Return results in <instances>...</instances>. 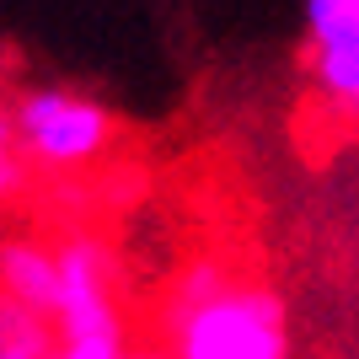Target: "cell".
I'll return each instance as SVG.
<instances>
[{"instance_id":"1","label":"cell","mask_w":359,"mask_h":359,"mask_svg":"<svg viewBox=\"0 0 359 359\" xmlns=\"http://www.w3.org/2000/svg\"><path fill=\"white\" fill-rule=\"evenodd\" d=\"M161 359H290L285 300L225 257H194L161 306Z\"/></svg>"},{"instance_id":"2","label":"cell","mask_w":359,"mask_h":359,"mask_svg":"<svg viewBox=\"0 0 359 359\" xmlns=\"http://www.w3.org/2000/svg\"><path fill=\"white\" fill-rule=\"evenodd\" d=\"M54 359H123L129 322L118 300V252L102 231L70 225L54 236Z\"/></svg>"},{"instance_id":"3","label":"cell","mask_w":359,"mask_h":359,"mask_svg":"<svg viewBox=\"0 0 359 359\" xmlns=\"http://www.w3.org/2000/svg\"><path fill=\"white\" fill-rule=\"evenodd\" d=\"M11 145L32 177H81L118 145V118L70 86H32L11 102Z\"/></svg>"},{"instance_id":"4","label":"cell","mask_w":359,"mask_h":359,"mask_svg":"<svg viewBox=\"0 0 359 359\" xmlns=\"http://www.w3.org/2000/svg\"><path fill=\"white\" fill-rule=\"evenodd\" d=\"M54 236L43 231H0V290L11 300H22L27 311L48 316L54 311Z\"/></svg>"},{"instance_id":"5","label":"cell","mask_w":359,"mask_h":359,"mask_svg":"<svg viewBox=\"0 0 359 359\" xmlns=\"http://www.w3.org/2000/svg\"><path fill=\"white\" fill-rule=\"evenodd\" d=\"M306 81H311V97L322 107H332L338 118H359V32L311 43Z\"/></svg>"},{"instance_id":"6","label":"cell","mask_w":359,"mask_h":359,"mask_svg":"<svg viewBox=\"0 0 359 359\" xmlns=\"http://www.w3.org/2000/svg\"><path fill=\"white\" fill-rule=\"evenodd\" d=\"M0 359H54V322L0 290Z\"/></svg>"},{"instance_id":"7","label":"cell","mask_w":359,"mask_h":359,"mask_svg":"<svg viewBox=\"0 0 359 359\" xmlns=\"http://www.w3.org/2000/svg\"><path fill=\"white\" fill-rule=\"evenodd\" d=\"M27 182H32V172H27V161H22L16 145H11V107L0 102V220L27 198Z\"/></svg>"},{"instance_id":"8","label":"cell","mask_w":359,"mask_h":359,"mask_svg":"<svg viewBox=\"0 0 359 359\" xmlns=\"http://www.w3.org/2000/svg\"><path fill=\"white\" fill-rule=\"evenodd\" d=\"M344 32H359V0H306V38L311 43H327Z\"/></svg>"},{"instance_id":"9","label":"cell","mask_w":359,"mask_h":359,"mask_svg":"<svg viewBox=\"0 0 359 359\" xmlns=\"http://www.w3.org/2000/svg\"><path fill=\"white\" fill-rule=\"evenodd\" d=\"M123 359H161V354H135V348H129V354H123Z\"/></svg>"}]
</instances>
